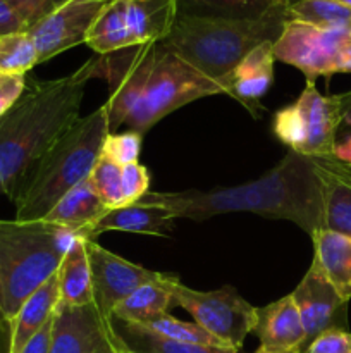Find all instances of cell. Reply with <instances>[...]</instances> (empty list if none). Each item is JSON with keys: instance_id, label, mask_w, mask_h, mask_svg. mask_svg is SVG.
Returning <instances> with one entry per match:
<instances>
[{"instance_id": "cell-1", "label": "cell", "mask_w": 351, "mask_h": 353, "mask_svg": "<svg viewBox=\"0 0 351 353\" xmlns=\"http://www.w3.org/2000/svg\"><path fill=\"white\" fill-rule=\"evenodd\" d=\"M72 76L81 83L105 79L109 100L103 107L110 133L124 128L145 134L193 100L224 95L219 83L191 68L164 41L100 54Z\"/></svg>"}, {"instance_id": "cell-2", "label": "cell", "mask_w": 351, "mask_h": 353, "mask_svg": "<svg viewBox=\"0 0 351 353\" xmlns=\"http://www.w3.org/2000/svg\"><path fill=\"white\" fill-rule=\"evenodd\" d=\"M140 202L164 207L176 219L205 221L220 214L251 212L291 221L310 236L326 230L322 178L312 157L291 150L274 169L244 185L205 192H148Z\"/></svg>"}, {"instance_id": "cell-3", "label": "cell", "mask_w": 351, "mask_h": 353, "mask_svg": "<svg viewBox=\"0 0 351 353\" xmlns=\"http://www.w3.org/2000/svg\"><path fill=\"white\" fill-rule=\"evenodd\" d=\"M85 83L74 76L33 81L0 117V196L16 199L28 172L79 119Z\"/></svg>"}, {"instance_id": "cell-4", "label": "cell", "mask_w": 351, "mask_h": 353, "mask_svg": "<svg viewBox=\"0 0 351 353\" xmlns=\"http://www.w3.org/2000/svg\"><path fill=\"white\" fill-rule=\"evenodd\" d=\"M109 133L103 105L64 131L24 178L14 199L16 219L41 221L69 190L89 178Z\"/></svg>"}, {"instance_id": "cell-5", "label": "cell", "mask_w": 351, "mask_h": 353, "mask_svg": "<svg viewBox=\"0 0 351 353\" xmlns=\"http://www.w3.org/2000/svg\"><path fill=\"white\" fill-rule=\"evenodd\" d=\"M79 238L43 219H0V324L12 321L28 296L57 274Z\"/></svg>"}, {"instance_id": "cell-6", "label": "cell", "mask_w": 351, "mask_h": 353, "mask_svg": "<svg viewBox=\"0 0 351 353\" xmlns=\"http://www.w3.org/2000/svg\"><path fill=\"white\" fill-rule=\"evenodd\" d=\"M284 23L286 14L264 19L178 14L164 43L203 76L220 83L253 48L277 40Z\"/></svg>"}, {"instance_id": "cell-7", "label": "cell", "mask_w": 351, "mask_h": 353, "mask_svg": "<svg viewBox=\"0 0 351 353\" xmlns=\"http://www.w3.org/2000/svg\"><path fill=\"white\" fill-rule=\"evenodd\" d=\"M178 14V0H110L89 30L86 45L100 55L158 43L171 34Z\"/></svg>"}, {"instance_id": "cell-8", "label": "cell", "mask_w": 351, "mask_h": 353, "mask_svg": "<svg viewBox=\"0 0 351 353\" xmlns=\"http://www.w3.org/2000/svg\"><path fill=\"white\" fill-rule=\"evenodd\" d=\"M341 123L339 95H322L315 83H306L295 102L274 114L272 131L291 152L305 157H329L334 155Z\"/></svg>"}, {"instance_id": "cell-9", "label": "cell", "mask_w": 351, "mask_h": 353, "mask_svg": "<svg viewBox=\"0 0 351 353\" xmlns=\"http://www.w3.org/2000/svg\"><path fill=\"white\" fill-rule=\"evenodd\" d=\"M167 285L176 305L191 314L198 326L233 350L240 352L244 338L253 333L257 307L250 305L234 286L198 292L182 285L181 279L174 274H167Z\"/></svg>"}, {"instance_id": "cell-10", "label": "cell", "mask_w": 351, "mask_h": 353, "mask_svg": "<svg viewBox=\"0 0 351 353\" xmlns=\"http://www.w3.org/2000/svg\"><path fill=\"white\" fill-rule=\"evenodd\" d=\"M350 41L351 31L348 28L329 30L288 19L272 52L275 61L299 69L306 83H315L322 76L330 79L336 74L341 54Z\"/></svg>"}, {"instance_id": "cell-11", "label": "cell", "mask_w": 351, "mask_h": 353, "mask_svg": "<svg viewBox=\"0 0 351 353\" xmlns=\"http://www.w3.org/2000/svg\"><path fill=\"white\" fill-rule=\"evenodd\" d=\"M110 0H67L28 28L36 47L38 64L86 43L89 30Z\"/></svg>"}, {"instance_id": "cell-12", "label": "cell", "mask_w": 351, "mask_h": 353, "mask_svg": "<svg viewBox=\"0 0 351 353\" xmlns=\"http://www.w3.org/2000/svg\"><path fill=\"white\" fill-rule=\"evenodd\" d=\"M50 353H117L112 317L103 316L95 303H57Z\"/></svg>"}, {"instance_id": "cell-13", "label": "cell", "mask_w": 351, "mask_h": 353, "mask_svg": "<svg viewBox=\"0 0 351 353\" xmlns=\"http://www.w3.org/2000/svg\"><path fill=\"white\" fill-rule=\"evenodd\" d=\"M86 250L92 271L93 303L107 317H112V310L138 286L158 276V272L105 250L96 240H86Z\"/></svg>"}, {"instance_id": "cell-14", "label": "cell", "mask_w": 351, "mask_h": 353, "mask_svg": "<svg viewBox=\"0 0 351 353\" xmlns=\"http://www.w3.org/2000/svg\"><path fill=\"white\" fill-rule=\"evenodd\" d=\"M291 296L305 327L306 345L327 330H348V302L341 299L315 262H312Z\"/></svg>"}, {"instance_id": "cell-15", "label": "cell", "mask_w": 351, "mask_h": 353, "mask_svg": "<svg viewBox=\"0 0 351 353\" xmlns=\"http://www.w3.org/2000/svg\"><path fill=\"white\" fill-rule=\"evenodd\" d=\"M272 47L274 41L258 45L219 83L224 95L237 100L255 119L264 114L265 107L260 100L274 81L275 57Z\"/></svg>"}, {"instance_id": "cell-16", "label": "cell", "mask_w": 351, "mask_h": 353, "mask_svg": "<svg viewBox=\"0 0 351 353\" xmlns=\"http://www.w3.org/2000/svg\"><path fill=\"white\" fill-rule=\"evenodd\" d=\"M253 333L257 334L260 347L265 350L303 352L306 348L305 327L291 295L257 309Z\"/></svg>"}, {"instance_id": "cell-17", "label": "cell", "mask_w": 351, "mask_h": 353, "mask_svg": "<svg viewBox=\"0 0 351 353\" xmlns=\"http://www.w3.org/2000/svg\"><path fill=\"white\" fill-rule=\"evenodd\" d=\"M58 303L57 274L26 299L9 323L0 324V353H19L31 336L54 316Z\"/></svg>"}, {"instance_id": "cell-18", "label": "cell", "mask_w": 351, "mask_h": 353, "mask_svg": "<svg viewBox=\"0 0 351 353\" xmlns=\"http://www.w3.org/2000/svg\"><path fill=\"white\" fill-rule=\"evenodd\" d=\"M107 212L109 209L96 193L92 179L86 178L85 181L69 190L43 217V221L74 231L79 236L89 240L92 230Z\"/></svg>"}, {"instance_id": "cell-19", "label": "cell", "mask_w": 351, "mask_h": 353, "mask_svg": "<svg viewBox=\"0 0 351 353\" xmlns=\"http://www.w3.org/2000/svg\"><path fill=\"white\" fill-rule=\"evenodd\" d=\"M174 214L169 212L164 207L136 202L133 205L109 210L95 224V228L89 233V240H96L98 234L107 233V231L165 236L174 230Z\"/></svg>"}, {"instance_id": "cell-20", "label": "cell", "mask_w": 351, "mask_h": 353, "mask_svg": "<svg viewBox=\"0 0 351 353\" xmlns=\"http://www.w3.org/2000/svg\"><path fill=\"white\" fill-rule=\"evenodd\" d=\"M313 262L322 274L329 279L339 296L346 302L351 300V238L334 231L322 230L312 236Z\"/></svg>"}, {"instance_id": "cell-21", "label": "cell", "mask_w": 351, "mask_h": 353, "mask_svg": "<svg viewBox=\"0 0 351 353\" xmlns=\"http://www.w3.org/2000/svg\"><path fill=\"white\" fill-rule=\"evenodd\" d=\"M174 307L178 305L169 290L167 274L158 272L157 278L138 286L127 299H124L112 310V317L124 323L147 324L169 314Z\"/></svg>"}, {"instance_id": "cell-22", "label": "cell", "mask_w": 351, "mask_h": 353, "mask_svg": "<svg viewBox=\"0 0 351 353\" xmlns=\"http://www.w3.org/2000/svg\"><path fill=\"white\" fill-rule=\"evenodd\" d=\"M322 178L326 230L351 238V181L330 165L327 157H312Z\"/></svg>"}, {"instance_id": "cell-23", "label": "cell", "mask_w": 351, "mask_h": 353, "mask_svg": "<svg viewBox=\"0 0 351 353\" xmlns=\"http://www.w3.org/2000/svg\"><path fill=\"white\" fill-rule=\"evenodd\" d=\"M86 240L88 238L76 240L58 265V303L62 305L79 307L93 303L92 271Z\"/></svg>"}, {"instance_id": "cell-24", "label": "cell", "mask_w": 351, "mask_h": 353, "mask_svg": "<svg viewBox=\"0 0 351 353\" xmlns=\"http://www.w3.org/2000/svg\"><path fill=\"white\" fill-rule=\"evenodd\" d=\"M112 324L117 336L133 353H240L233 348L202 347V345L169 340V338L151 333L150 330L140 326V324L124 323V321H117L114 317Z\"/></svg>"}, {"instance_id": "cell-25", "label": "cell", "mask_w": 351, "mask_h": 353, "mask_svg": "<svg viewBox=\"0 0 351 353\" xmlns=\"http://www.w3.org/2000/svg\"><path fill=\"white\" fill-rule=\"evenodd\" d=\"M301 21L319 28H351V9L336 0H299L286 9V21Z\"/></svg>"}, {"instance_id": "cell-26", "label": "cell", "mask_w": 351, "mask_h": 353, "mask_svg": "<svg viewBox=\"0 0 351 353\" xmlns=\"http://www.w3.org/2000/svg\"><path fill=\"white\" fill-rule=\"evenodd\" d=\"M36 64V47L28 31L0 37V74L26 76Z\"/></svg>"}, {"instance_id": "cell-27", "label": "cell", "mask_w": 351, "mask_h": 353, "mask_svg": "<svg viewBox=\"0 0 351 353\" xmlns=\"http://www.w3.org/2000/svg\"><path fill=\"white\" fill-rule=\"evenodd\" d=\"M140 326L147 327L151 333L158 334V336L169 338V340L181 341V343H191V345H202V347H219V348H229L224 341L210 334L209 331L203 330L196 323H184L171 314L157 317V319L150 321L147 324H140Z\"/></svg>"}, {"instance_id": "cell-28", "label": "cell", "mask_w": 351, "mask_h": 353, "mask_svg": "<svg viewBox=\"0 0 351 353\" xmlns=\"http://www.w3.org/2000/svg\"><path fill=\"white\" fill-rule=\"evenodd\" d=\"M200 7L217 12L215 16L233 19H264L268 16L286 14L284 7L275 0H189Z\"/></svg>"}, {"instance_id": "cell-29", "label": "cell", "mask_w": 351, "mask_h": 353, "mask_svg": "<svg viewBox=\"0 0 351 353\" xmlns=\"http://www.w3.org/2000/svg\"><path fill=\"white\" fill-rule=\"evenodd\" d=\"M89 179H92L96 193L102 199V202L105 203L107 209L112 210L124 207L123 172H120V165L114 164L112 161L100 155L92 174H89Z\"/></svg>"}, {"instance_id": "cell-30", "label": "cell", "mask_w": 351, "mask_h": 353, "mask_svg": "<svg viewBox=\"0 0 351 353\" xmlns=\"http://www.w3.org/2000/svg\"><path fill=\"white\" fill-rule=\"evenodd\" d=\"M143 134L136 131H120V133H109L103 140L102 157H107L117 165H127L138 162L141 152Z\"/></svg>"}, {"instance_id": "cell-31", "label": "cell", "mask_w": 351, "mask_h": 353, "mask_svg": "<svg viewBox=\"0 0 351 353\" xmlns=\"http://www.w3.org/2000/svg\"><path fill=\"white\" fill-rule=\"evenodd\" d=\"M123 172V196L124 207L140 202L150 188V172L140 162H133L120 168Z\"/></svg>"}, {"instance_id": "cell-32", "label": "cell", "mask_w": 351, "mask_h": 353, "mask_svg": "<svg viewBox=\"0 0 351 353\" xmlns=\"http://www.w3.org/2000/svg\"><path fill=\"white\" fill-rule=\"evenodd\" d=\"M303 353H351V334L348 330H327L313 338Z\"/></svg>"}, {"instance_id": "cell-33", "label": "cell", "mask_w": 351, "mask_h": 353, "mask_svg": "<svg viewBox=\"0 0 351 353\" xmlns=\"http://www.w3.org/2000/svg\"><path fill=\"white\" fill-rule=\"evenodd\" d=\"M6 2L16 10L26 28H31L55 9V0H6Z\"/></svg>"}, {"instance_id": "cell-34", "label": "cell", "mask_w": 351, "mask_h": 353, "mask_svg": "<svg viewBox=\"0 0 351 353\" xmlns=\"http://www.w3.org/2000/svg\"><path fill=\"white\" fill-rule=\"evenodd\" d=\"M28 81L23 74H0V117L9 112L23 97Z\"/></svg>"}, {"instance_id": "cell-35", "label": "cell", "mask_w": 351, "mask_h": 353, "mask_svg": "<svg viewBox=\"0 0 351 353\" xmlns=\"http://www.w3.org/2000/svg\"><path fill=\"white\" fill-rule=\"evenodd\" d=\"M52 330H54V316L28 340L19 353H50Z\"/></svg>"}, {"instance_id": "cell-36", "label": "cell", "mask_w": 351, "mask_h": 353, "mask_svg": "<svg viewBox=\"0 0 351 353\" xmlns=\"http://www.w3.org/2000/svg\"><path fill=\"white\" fill-rule=\"evenodd\" d=\"M26 24L23 23L16 10L6 2L0 0V37L10 33H19V31H26Z\"/></svg>"}, {"instance_id": "cell-37", "label": "cell", "mask_w": 351, "mask_h": 353, "mask_svg": "<svg viewBox=\"0 0 351 353\" xmlns=\"http://www.w3.org/2000/svg\"><path fill=\"white\" fill-rule=\"evenodd\" d=\"M334 157L343 164L351 165V133H343V138L336 141Z\"/></svg>"}, {"instance_id": "cell-38", "label": "cell", "mask_w": 351, "mask_h": 353, "mask_svg": "<svg viewBox=\"0 0 351 353\" xmlns=\"http://www.w3.org/2000/svg\"><path fill=\"white\" fill-rule=\"evenodd\" d=\"M341 112H343V123H341L339 133H351V92L341 93Z\"/></svg>"}, {"instance_id": "cell-39", "label": "cell", "mask_w": 351, "mask_h": 353, "mask_svg": "<svg viewBox=\"0 0 351 353\" xmlns=\"http://www.w3.org/2000/svg\"><path fill=\"white\" fill-rule=\"evenodd\" d=\"M337 72H351V41L344 47L343 54H341Z\"/></svg>"}, {"instance_id": "cell-40", "label": "cell", "mask_w": 351, "mask_h": 353, "mask_svg": "<svg viewBox=\"0 0 351 353\" xmlns=\"http://www.w3.org/2000/svg\"><path fill=\"white\" fill-rule=\"evenodd\" d=\"M329 162H330V165H332L334 169H336L337 172H339L341 176H344V178L346 179H350L351 181V165H346V164H343V162H339L337 161L336 157H334V155H329Z\"/></svg>"}, {"instance_id": "cell-41", "label": "cell", "mask_w": 351, "mask_h": 353, "mask_svg": "<svg viewBox=\"0 0 351 353\" xmlns=\"http://www.w3.org/2000/svg\"><path fill=\"white\" fill-rule=\"evenodd\" d=\"M116 336H117V333H116ZM117 353H133L129 350V348H126V345L120 341L119 336H117Z\"/></svg>"}, {"instance_id": "cell-42", "label": "cell", "mask_w": 351, "mask_h": 353, "mask_svg": "<svg viewBox=\"0 0 351 353\" xmlns=\"http://www.w3.org/2000/svg\"><path fill=\"white\" fill-rule=\"evenodd\" d=\"M275 2H277L281 7H284V9H288V7H291V6H295V3H298L299 0H275Z\"/></svg>"}, {"instance_id": "cell-43", "label": "cell", "mask_w": 351, "mask_h": 353, "mask_svg": "<svg viewBox=\"0 0 351 353\" xmlns=\"http://www.w3.org/2000/svg\"><path fill=\"white\" fill-rule=\"evenodd\" d=\"M255 353H303V352H270V350H265V348H258Z\"/></svg>"}, {"instance_id": "cell-44", "label": "cell", "mask_w": 351, "mask_h": 353, "mask_svg": "<svg viewBox=\"0 0 351 353\" xmlns=\"http://www.w3.org/2000/svg\"><path fill=\"white\" fill-rule=\"evenodd\" d=\"M336 2H339V3H343V6H346V7H350V9H351V0H336Z\"/></svg>"}, {"instance_id": "cell-45", "label": "cell", "mask_w": 351, "mask_h": 353, "mask_svg": "<svg viewBox=\"0 0 351 353\" xmlns=\"http://www.w3.org/2000/svg\"><path fill=\"white\" fill-rule=\"evenodd\" d=\"M64 2H67V0H55V7L61 6V3H64Z\"/></svg>"}, {"instance_id": "cell-46", "label": "cell", "mask_w": 351, "mask_h": 353, "mask_svg": "<svg viewBox=\"0 0 351 353\" xmlns=\"http://www.w3.org/2000/svg\"><path fill=\"white\" fill-rule=\"evenodd\" d=\"M350 31H351V28H350Z\"/></svg>"}]
</instances>
